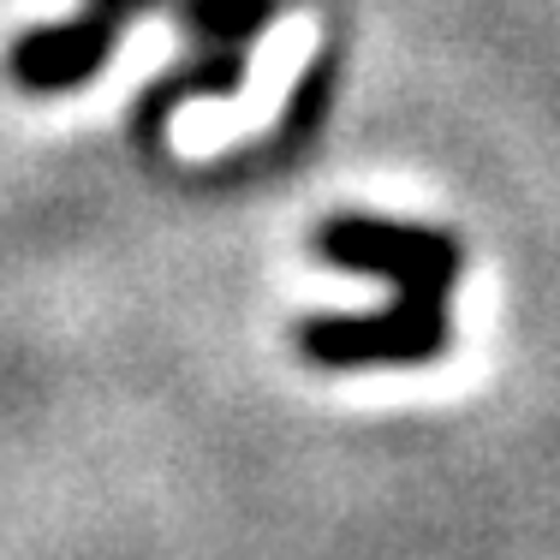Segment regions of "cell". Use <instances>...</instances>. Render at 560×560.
Returning <instances> with one entry per match:
<instances>
[{"instance_id":"7a4b0ae2","label":"cell","mask_w":560,"mask_h":560,"mask_svg":"<svg viewBox=\"0 0 560 560\" xmlns=\"http://www.w3.org/2000/svg\"><path fill=\"white\" fill-rule=\"evenodd\" d=\"M167 7L179 19L185 43H191V60L179 72H167L155 90H143V102H138V138L143 143H162L167 119L185 102H221V96L245 90L250 48L275 24L280 0H167Z\"/></svg>"},{"instance_id":"6da1fadb","label":"cell","mask_w":560,"mask_h":560,"mask_svg":"<svg viewBox=\"0 0 560 560\" xmlns=\"http://www.w3.org/2000/svg\"><path fill=\"white\" fill-rule=\"evenodd\" d=\"M316 257L335 269L394 287V304L370 316H311L299 352L323 370H382V364H435L453 346V287H459V238L382 215H335L316 233Z\"/></svg>"},{"instance_id":"3957f363","label":"cell","mask_w":560,"mask_h":560,"mask_svg":"<svg viewBox=\"0 0 560 560\" xmlns=\"http://www.w3.org/2000/svg\"><path fill=\"white\" fill-rule=\"evenodd\" d=\"M150 7H162V0H84L78 19L19 36V48H12V84L31 90V96H66V90L90 84L114 60L126 24Z\"/></svg>"}]
</instances>
